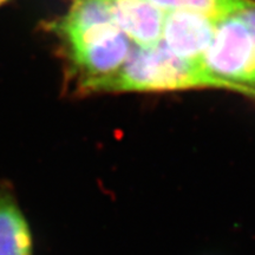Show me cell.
Wrapping results in <instances>:
<instances>
[{
    "mask_svg": "<svg viewBox=\"0 0 255 255\" xmlns=\"http://www.w3.org/2000/svg\"><path fill=\"white\" fill-rule=\"evenodd\" d=\"M43 28L57 39L66 88L73 95H94L135 46L117 25L111 0H71L65 13Z\"/></svg>",
    "mask_w": 255,
    "mask_h": 255,
    "instance_id": "1",
    "label": "cell"
},
{
    "mask_svg": "<svg viewBox=\"0 0 255 255\" xmlns=\"http://www.w3.org/2000/svg\"><path fill=\"white\" fill-rule=\"evenodd\" d=\"M219 89L242 95L240 89L214 77L202 63L174 55L163 43L151 47H136L122 68L97 85L95 94L155 92Z\"/></svg>",
    "mask_w": 255,
    "mask_h": 255,
    "instance_id": "2",
    "label": "cell"
},
{
    "mask_svg": "<svg viewBox=\"0 0 255 255\" xmlns=\"http://www.w3.org/2000/svg\"><path fill=\"white\" fill-rule=\"evenodd\" d=\"M202 64L214 77L255 98V40L237 13L216 21L214 37Z\"/></svg>",
    "mask_w": 255,
    "mask_h": 255,
    "instance_id": "3",
    "label": "cell"
},
{
    "mask_svg": "<svg viewBox=\"0 0 255 255\" xmlns=\"http://www.w3.org/2000/svg\"><path fill=\"white\" fill-rule=\"evenodd\" d=\"M216 21L195 12H165L162 43L180 58L202 63L214 37Z\"/></svg>",
    "mask_w": 255,
    "mask_h": 255,
    "instance_id": "4",
    "label": "cell"
},
{
    "mask_svg": "<svg viewBox=\"0 0 255 255\" xmlns=\"http://www.w3.org/2000/svg\"><path fill=\"white\" fill-rule=\"evenodd\" d=\"M115 19L124 34L136 47H151L161 43L163 34V9L149 0H111Z\"/></svg>",
    "mask_w": 255,
    "mask_h": 255,
    "instance_id": "5",
    "label": "cell"
},
{
    "mask_svg": "<svg viewBox=\"0 0 255 255\" xmlns=\"http://www.w3.org/2000/svg\"><path fill=\"white\" fill-rule=\"evenodd\" d=\"M34 239L14 188L0 182V255H33Z\"/></svg>",
    "mask_w": 255,
    "mask_h": 255,
    "instance_id": "6",
    "label": "cell"
},
{
    "mask_svg": "<svg viewBox=\"0 0 255 255\" xmlns=\"http://www.w3.org/2000/svg\"><path fill=\"white\" fill-rule=\"evenodd\" d=\"M151 4L170 11H189L208 15L219 20L226 15L237 13L246 0H149Z\"/></svg>",
    "mask_w": 255,
    "mask_h": 255,
    "instance_id": "7",
    "label": "cell"
},
{
    "mask_svg": "<svg viewBox=\"0 0 255 255\" xmlns=\"http://www.w3.org/2000/svg\"><path fill=\"white\" fill-rule=\"evenodd\" d=\"M237 14L242 19L255 40V0H246Z\"/></svg>",
    "mask_w": 255,
    "mask_h": 255,
    "instance_id": "8",
    "label": "cell"
},
{
    "mask_svg": "<svg viewBox=\"0 0 255 255\" xmlns=\"http://www.w3.org/2000/svg\"><path fill=\"white\" fill-rule=\"evenodd\" d=\"M191 255H234V253L231 248L223 246V245H208V246L197 250Z\"/></svg>",
    "mask_w": 255,
    "mask_h": 255,
    "instance_id": "9",
    "label": "cell"
},
{
    "mask_svg": "<svg viewBox=\"0 0 255 255\" xmlns=\"http://www.w3.org/2000/svg\"><path fill=\"white\" fill-rule=\"evenodd\" d=\"M8 1L9 0H0V7H1V6H4L5 4H7Z\"/></svg>",
    "mask_w": 255,
    "mask_h": 255,
    "instance_id": "10",
    "label": "cell"
}]
</instances>
